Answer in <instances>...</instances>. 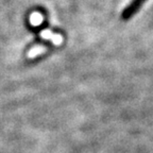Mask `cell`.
I'll return each mask as SVG.
<instances>
[{
	"label": "cell",
	"instance_id": "6da1fadb",
	"mask_svg": "<svg viewBox=\"0 0 153 153\" xmlns=\"http://www.w3.org/2000/svg\"><path fill=\"white\" fill-rule=\"evenodd\" d=\"M146 2V0H133L129 5H128L124 11L122 12V19L123 20H128L133 16L135 13H137L139 11V9L141 7V5Z\"/></svg>",
	"mask_w": 153,
	"mask_h": 153
}]
</instances>
